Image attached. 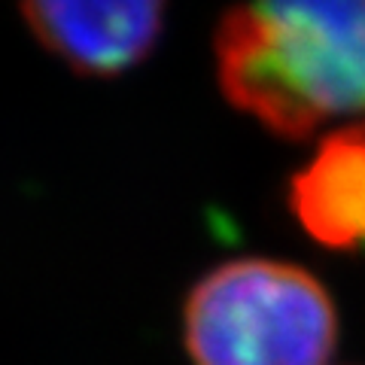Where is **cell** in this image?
<instances>
[{
  "mask_svg": "<svg viewBox=\"0 0 365 365\" xmlns=\"http://www.w3.org/2000/svg\"><path fill=\"white\" fill-rule=\"evenodd\" d=\"M52 55L88 76H116L143 61L165 21V0H21Z\"/></svg>",
  "mask_w": 365,
  "mask_h": 365,
  "instance_id": "3957f363",
  "label": "cell"
},
{
  "mask_svg": "<svg viewBox=\"0 0 365 365\" xmlns=\"http://www.w3.org/2000/svg\"><path fill=\"white\" fill-rule=\"evenodd\" d=\"M295 220L332 250L365 247V122L335 131L292 177Z\"/></svg>",
  "mask_w": 365,
  "mask_h": 365,
  "instance_id": "277c9868",
  "label": "cell"
},
{
  "mask_svg": "<svg viewBox=\"0 0 365 365\" xmlns=\"http://www.w3.org/2000/svg\"><path fill=\"white\" fill-rule=\"evenodd\" d=\"M225 98L304 137L365 110V0H250L216 34Z\"/></svg>",
  "mask_w": 365,
  "mask_h": 365,
  "instance_id": "6da1fadb",
  "label": "cell"
},
{
  "mask_svg": "<svg viewBox=\"0 0 365 365\" xmlns=\"http://www.w3.org/2000/svg\"><path fill=\"white\" fill-rule=\"evenodd\" d=\"M338 319L307 271L241 259L195 283L182 311L192 365H326Z\"/></svg>",
  "mask_w": 365,
  "mask_h": 365,
  "instance_id": "7a4b0ae2",
  "label": "cell"
}]
</instances>
